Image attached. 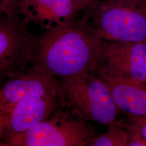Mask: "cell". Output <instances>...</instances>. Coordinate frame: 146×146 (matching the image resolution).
<instances>
[{
	"instance_id": "obj_3",
	"label": "cell",
	"mask_w": 146,
	"mask_h": 146,
	"mask_svg": "<svg viewBox=\"0 0 146 146\" xmlns=\"http://www.w3.org/2000/svg\"><path fill=\"white\" fill-rule=\"evenodd\" d=\"M87 121L62 106L36 126L1 139L0 146H89L98 134Z\"/></svg>"
},
{
	"instance_id": "obj_10",
	"label": "cell",
	"mask_w": 146,
	"mask_h": 146,
	"mask_svg": "<svg viewBox=\"0 0 146 146\" xmlns=\"http://www.w3.org/2000/svg\"><path fill=\"white\" fill-rule=\"evenodd\" d=\"M97 76L110 90L118 110L127 114L146 116V83L121 78L97 69Z\"/></svg>"
},
{
	"instance_id": "obj_6",
	"label": "cell",
	"mask_w": 146,
	"mask_h": 146,
	"mask_svg": "<svg viewBox=\"0 0 146 146\" xmlns=\"http://www.w3.org/2000/svg\"><path fill=\"white\" fill-rule=\"evenodd\" d=\"M97 69L113 76L146 82V44L102 40Z\"/></svg>"
},
{
	"instance_id": "obj_11",
	"label": "cell",
	"mask_w": 146,
	"mask_h": 146,
	"mask_svg": "<svg viewBox=\"0 0 146 146\" xmlns=\"http://www.w3.org/2000/svg\"><path fill=\"white\" fill-rule=\"evenodd\" d=\"M108 127L107 131L98 134L89 146H127L129 134L124 123L115 121Z\"/></svg>"
},
{
	"instance_id": "obj_15",
	"label": "cell",
	"mask_w": 146,
	"mask_h": 146,
	"mask_svg": "<svg viewBox=\"0 0 146 146\" xmlns=\"http://www.w3.org/2000/svg\"><path fill=\"white\" fill-rule=\"evenodd\" d=\"M82 11L88 4L90 0H70Z\"/></svg>"
},
{
	"instance_id": "obj_14",
	"label": "cell",
	"mask_w": 146,
	"mask_h": 146,
	"mask_svg": "<svg viewBox=\"0 0 146 146\" xmlns=\"http://www.w3.org/2000/svg\"><path fill=\"white\" fill-rule=\"evenodd\" d=\"M129 122L139 131L146 140V116L127 114Z\"/></svg>"
},
{
	"instance_id": "obj_8",
	"label": "cell",
	"mask_w": 146,
	"mask_h": 146,
	"mask_svg": "<svg viewBox=\"0 0 146 146\" xmlns=\"http://www.w3.org/2000/svg\"><path fill=\"white\" fill-rule=\"evenodd\" d=\"M7 79L0 90V108L22 100L58 94L61 81L34 65Z\"/></svg>"
},
{
	"instance_id": "obj_5",
	"label": "cell",
	"mask_w": 146,
	"mask_h": 146,
	"mask_svg": "<svg viewBox=\"0 0 146 146\" xmlns=\"http://www.w3.org/2000/svg\"><path fill=\"white\" fill-rule=\"evenodd\" d=\"M20 15L3 16L0 21V75L9 78L31 64L35 35Z\"/></svg>"
},
{
	"instance_id": "obj_2",
	"label": "cell",
	"mask_w": 146,
	"mask_h": 146,
	"mask_svg": "<svg viewBox=\"0 0 146 146\" xmlns=\"http://www.w3.org/2000/svg\"><path fill=\"white\" fill-rule=\"evenodd\" d=\"M82 11L101 39L146 44V0H90Z\"/></svg>"
},
{
	"instance_id": "obj_12",
	"label": "cell",
	"mask_w": 146,
	"mask_h": 146,
	"mask_svg": "<svg viewBox=\"0 0 146 146\" xmlns=\"http://www.w3.org/2000/svg\"><path fill=\"white\" fill-rule=\"evenodd\" d=\"M21 1L22 0H0L1 14H2V16H6L20 15Z\"/></svg>"
},
{
	"instance_id": "obj_7",
	"label": "cell",
	"mask_w": 146,
	"mask_h": 146,
	"mask_svg": "<svg viewBox=\"0 0 146 146\" xmlns=\"http://www.w3.org/2000/svg\"><path fill=\"white\" fill-rule=\"evenodd\" d=\"M62 106L58 93L22 100L1 107V139L36 126Z\"/></svg>"
},
{
	"instance_id": "obj_13",
	"label": "cell",
	"mask_w": 146,
	"mask_h": 146,
	"mask_svg": "<svg viewBox=\"0 0 146 146\" xmlns=\"http://www.w3.org/2000/svg\"><path fill=\"white\" fill-rule=\"evenodd\" d=\"M129 134V139L127 146H146V140L141 135L140 132L134 126L124 123Z\"/></svg>"
},
{
	"instance_id": "obj_9",
	"label": "cell",
	"mask_w": 146,
	"mask_h": 146,
	"mask_svg": "<svg viewBox=\"0 0 146 146\" xmlns=\"http://www.w3.org/2000/svg\"><path fill=\"white\" fill-rule=\"evenodd\" d=\"M80 11L70 0H22L20 15L28 25L44 31L70 23Z\"/></svg>"
},
{
	"instance_id": "obj_1",
	"label": "cell",
	"mask_w": 146,
	"mask_h": 146,
	"mask_svg": "<svg viewBox=\"0 0 146 146\" xmlns=\"http://www.w3.org/2000/svg\"><path fill=\"white\" fill-rule=\"evenodd\" d=\"M102 40L81 18L35 35L31 65L62 80L95 73Z\"/></svg>"
},
{
	"instance_id": "obj_16",
	"label": "cell",
	"mask_w": 146,
	"mask_h": 146,
	"mask_svg": "<svg viewBox=\"0 0 146 146\" xmlns=\"http://www.w3.org/2000/svg\"></svg>"
},
{
	"instance_id": "obj_17",
	"label": "cell",
	"mask_w": 146,
	"mask_h": 146,
	"mask_svg": "<svg viewBox=\"0 0 146 146\" xmlns=\"http://www.w3.org/2000/svg\"></svg>"
},
{
	"instance_id": "obj_4",
	"label": "cell",
	"mask_w": 146,
	"mask_h": 146,
	"mask_svg": "<svg viewBox=\"0 0 146 146\" xmlns=\"http://www.w3.org/2000/svg\"><path fill=\"white\" fill-rule=\"evenodd\" d=\"M58 94L63 106L84 120L106 125L116 121L119 110L110 90L96 73L61 80Z\"/></svg>"
}]
</instances>
